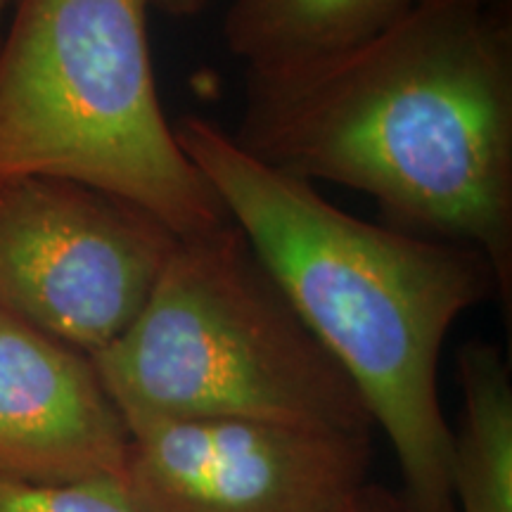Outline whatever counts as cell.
I'll list each match as a JSON object with an SVG mask.
<instances>
[{"mask_svg": "<svg viewBox=\"0 0 512 512\" xmlns=\"http://www.w3.org/2000/svg\"><path fill=\"white\" fill-rule=\"evenodd\" d=\"M176 240L150 211L88 185L0 178V311L95 356L143 309Z\"/></svg>", "mask_w": 512, "mask_h": 512, "instance_id": "5", "label": "cell"}, {"mask_svg": "<svg viewBox=\"0 0 512 512\" xmlns=\"http://www.w3.org/2000/svg\"><path fill=\"white\" fill-rule=\"evenodd\" d=\"M128 432L121 491L138 512H351L370 491V437L252 420Z\"/></svg>", "mask_w": 512, "mask_h": 512, "instance_id": "6", "label": "cell"}, {"mask_svg": "<svg viewBox=\"0 0 512 512\" xmlns=\"http://www.w3.org/2000/svg\"><path fill=\"white\" fill-rule=\"evenodd\" d=\"M147 10V0H17L0 38V178L88 185L185 238L230 219L164 114Z\"/></svg>", "mask_w": 512, "mask_h": 512, "instance_id": "4", "label": "cell"}, {"mask_svg": "<svg viewBox=\"0 0 512 512\" xmlns=\"http://www.w3.org/2000/svg\"><path fill=\"white\" fill-rule=\"evenodd\" d=\"M415 0H233L223 22L247 76L311 67L392 27Z\"/></svg>", "mask_w": 512, "mask_h": 512, "instance_id": "8", "label": "cell"}, {"mask_svg": "<svg viewBox=\"0 0 512 512\" xmlns=\"http://www.w3.org/2000/svg\"><path fill=\"white\" fill-rule=\"evenodd\" d=\"M128 446L93 358L0 311V477L121 486Z\"/></svg>", "mask_w": 512, "mask_h": 512, "instance_id": "7", "label": "cell"}, {"mask_svg": "<svg viewBox=\"0 0 512 512\" xmlns=\"http://www.w3.org/2000/svg\"><path fill=\"white\" fill-rule=\"evenodd\" d=\"M5 10H8V0H0V38L5 31Z\"/></svg>", "mask_w": 512, "mask_h": 512, "instance_id": "13", "label": "cell"}, {"mask_svg": "<svg viewBox=\"0 0 512 512\" xmlns=\"http://www.w3.org/2000/svg\"><path fill=\"white\" fill-rule=\"evenodd\" d=\"M510 0H415L349 53L247 76L233 138L316 185L373 197L387 226L482 252L512 294Z\"/></svg>", "mask_w": 512, "mask_h": 512, "instance_id": "1", "label": "cell"}, {"mask_svg": "<svg viewBox=\"0 0 512 512\" xmlns=\"http://www.w3.org/2000/svg\"><path fill=\"white\" fill-rule=\"evenodd\" d=\"M91 358L128 427L252 420L351 437L375 430L233 221L178 238L138 316Z\"/></svg>", "mask_w": 512, "mask_h": 512, "instance_id": "3", "label": "cell"}, {"mask_svg": "<svg viewBox=\"0 0 512 512\" xmlns=\"http://www.w3.org/2000/svg\"><path fill=\"white\" fill-rule=\"evenodd\" d=\"M0 512H138L117 484H31L0 477Z\"/></svg>", "mask_w": 512, "mask_h": 512, "instance_id": "10", "label": "cell"}, {"mask_svg": "<svg viewBox=\"0 0 512 512\" xmlns=\"http://www.w3.org/2000/svg\"><path fill=\"white\" fill-rule=\"evenodd\" d=\"M207 3L209 0H147V5H150V8L164 12V15H169V17H178V19L200 15V12L207 8Z\"/></svg>", "mask_w": 512, "mask_h": 512, "instance_id": "11", "label": "cell"}, {"mask_svg": "<svg viewBox=\"0 0 512 512\" xmlns=\"http://www.w3.org/2000/svg\"><path fill=\"white\" fill-rule=\"evenodd\" d=\"M174 131L228 219L389 439L408 512H456L439 356L465 311L505 299L491 261L458 242L347 214L316 185L249 155L214 121L183 117Z\"/></svg>", "mask_w": 512, "mask_h": 512, "instance_id": "2", "label": "cell"}, {"mask_svg": "<svg viewBox=\"0 0 512 512\" xmlns=\"http://www.w3.org/2000/svg\"><path fill=\"white\" fill-rule=\"evenodd\" d=\"M463 394L451 430V494L456 512H512V382L494 344L472 342L458 354Z\"/></svg>", "mask_w": 512, "mask_h": 512, "instance_id": "9", "label": "cell"}, {"mask_svg": "<svg viewBox=\"0 0 512 512\" xmlns=\"http://www.w3.org/2000/svg\"><path fill=\"white\" fill-rule=\"evenodd\" d=\"M351 512H408V508H401V505L392 501V498L377 494V491L370 489L368 496L361 501V505Z\"/></svg>", "mask_w": 512, "mask_h": 512, "instance_id": "12", "label": "cell"}]
</instances>
